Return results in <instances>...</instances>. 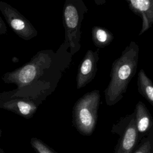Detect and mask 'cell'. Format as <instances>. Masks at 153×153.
Here are the masks:
<instances>
[{
    "label": "cell",
    "instance_id": "6",
    "mask_svg": "<svg viewBox=\"0 0 153 153\" xmlns=\"http://www.w3.org/2000/svg\"><path fill=\"white\" fill-rule=\"evenodd\" d=\"M0 11L8 25L20 38L29 41L37 36L38 32L31 22L10 4L0 1Z\"/></svg>",
    "mask_w": 153,
    "mask_h": 153
},
{
    "label": "cell",
    "instance_id": "11",
    "mask_svg": "<svg viewBox=\"0 0 153 153\" xmlns=\"http://www.w3.org/2000/svg\"><path fill=\"white\" fill-rule=\"evenodd\" d=\"M138 92L153 106V82L141 69L137 78Z\"/></svg>",
    "mask_w": 153,
    "mask_h": 153
},
{
    "label": "cell",
    "instance_id": "12",
    "mask_svg": "<svg viewBox=\"0 0 153 153\" xmlns=\"http://www.w3.org/2000/svg\"><path fill=\"white\" fill-rule=\"evenodd\" d=\"M91 38L94 45L99 48H102L110 44L114 36L112 33L106 28L95 26L91 29Z\"/></svg>",
    "mask_w": 153,
    "mask_h": 153
},
{
    "label": "cell",
    "instance_id": "16",
    "mask_svg": "<svg viewBox=\"0 0 153 153\" xmlns=\"http://www.w3.org/2000/svg\"><path fill=\"white\" fill-rule=\"evenodd\" d=\"M95 4L97 5H102L106 3V0H93Z\"/></svg>",
    "mask_w": 153,
    "mask_h": 153
},
{
    "label": "cell",
    "instance_id": "9",
    "mask_svg": "<svg viewBox=\"0 0 153 153\" xmlns=\"http://www.w3.org/2000/svg\"><path fill=\"white\" fill-rule=\"evenodd\" d=\"M130 9L142 20L139 35L147 31L153 25V0H126Z\"/></svg>",
    "mask_w": 153,
    "mask_h": 153
},
{
    "label": "cell",
    "instance_id": "17",
    "mask_svg": "<svg viewBox=\"0 0 153 153\" xmlns=\"http://www.w3.org/2000/svg\"><path fill=\"white\" fill-rule=\"evenodd\" d=\"M1 135H2V130H0V140H1ZM0 153H5L4 151H3V149H2L1 148H0Z\"/></svg>",
    "mask_w": 153,
    "mask_h": 153
},
{
    "label": "cell",
    "instance_id": "3",
    "mask_svg": "<svg viewBox=\"0 0 153 153\" xmlns=\"http://www.w3.org/2000/svg\"><path fill=\"white\" fill-rule=\"evenodd\" d=\"M88 9L83 0H65L63 8L65 39L62 44L73 56L81 48V23Z\"/></svg>",
    "mask_w": 153,
    "mask_h": 153
},
{
    "label": "cell",
    "instance_id": "2",
    "mask_svg": "<svg viewBox=\"0 0 153 153\" xmlns=\"http://www.w3.org/2000/svg\"><path fill=\"white\" fill-rule=\"evenodd\" d=\"M139 57V46L131 41L121 56L113 62L110 81L104 91L107 105L113 106L123 99L131 79L136 74Z\"/></svg>",
    "mask_w": 153,
    "mask_h": 153
},
{
    "label": "cell",
    "instance_id": "15",
    "mask_svg": "<svg viewBox=\"0 0 153 153\" xmlns=\"http://www.w3.org/2000/svg\"><path fill=\"white\" fill-rule=\"evenodd\" d=\"M7 32V27L0 16V35L5 34Z\"/></svg>",
    "mask_w": 153,
    "mask_h": 153
},
{
    "label": "cell",
    "instance_id": "14",
    "mask_svg": "<svg viewBox=\"0 0 153 153\" xmlns=\"http://www.w3.org/2000/svg\"><path fill=\"white\" fill-rule=\"evenodd\" d=\"M30 144L36 153H57L53 148L38 138H31Z\"/></svg>",
    "mask_w": 153,
    "mask_h": 153
},
{
    "label": "cell",
    "instance_id": "10",
    "mask_svg": "<svg viewBox=\"0 0 153 153\" xmlns=\"http://www.w3.org/2000/svg\"><path fill=\"white\" fill-rule=\"evenodd\" d=\"M134 112L136 128L140 140L153 127V117L146 105L141 101L137 103Z\"/></svg>",
    "mask_w": 153,
    "mask_h": 153
},
{
    "label": "cell",
    "instance_id": "8",
    "mask_svg": "<svg viewBox=\"0 0 153 153\" xmlns=\"http://www.w3.org/2000/svg\"><path fill=\"white\" fill-rule=\"evenodd\" d=\"M38 106L33 101L23 98L0 99V108L1 109L13 112L27 119L32 117Z\"/></svg>",
    "mask_w": 153,
    "mask_h": 153
},
{
    "label": "cell",
    "instance_id": "5",
    "mask_svg": "<svg viewBox=\"0 0 153 153\" xmlns=\"http://www.w3.org/2000/svg\"><path fill=\"white\" fill-rule=\"evenodd\" d=\"M111 131L120 136L114 153H133L140 142L134 112L121 117L113 124Z\"/></svg>",
    "mask_w": 153,
    "mask_h": 153
},
{
    "label": "cell",
    "instance_id": "4",
    "mask_svg": "<svg viewBox=\"0 0 153 153\" xmlns=\"http://www.w3.org/2000/svg\"><path fill=\"white\" fill-rule=\"evenodd\" d=\"M100 101V91L94 90L84 94L75 102L72 109V122L81 134L90 136L93 133Z\"/></svg>",
    "mask_w": 153,
    "mask_h": 153
},
{
    "label": "cell",
    "instance_id": "1",
    "mask_svg": "<svg viewBox=\"0 0 153 153\" xmlns=\"http://www.w3.org/2000/svg\"><path fill=\"white\" fill-rule=\"evenodd\" d=\"M72 57L69 50L62 44L56 51H38L28 62L2 76L4 83L14 84L17 87L0 92V99L20 97L39 106L55 90L63 73L69 68Z\"/></svg>",
    "mask_w": 153,
    "mask_h": 153
},
{
    "label": "cell",
    "instance_id": "7",
    "mask_svg": "<svg viewBox=\"0 0 153 153\" xmlns=\"http://www.w3.org/2000/svg\"><path fill=\"white\" fill-rule=\"evenodd\" d=\"M99 59V50H88L78 66L76 75V88L80 89L90 83L95 77Z\"/></svg>",
    "mask_w": 153,
    "mask_h": 153
},
{
    "label": "cell",
    "instance_id": "13",
    "mask_svg": "<svg viewBox=\"0 0 153 153\" xmlns=\"http://www.w3.org/2000/svg\"><path fill=\"white\" fill-rule=\"evenodd\" d=\"M133 153H153V127L140 140Z\"/></svg>",
    "mask_w": 153,
    "mask_h": 153
}]
</instances>
